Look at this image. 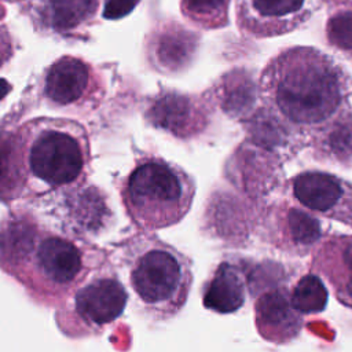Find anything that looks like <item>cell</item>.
<instances>
[{"mask_svg":"<svg viewBox=\"0 0 352 352\" xmlns=\"http://www.w3.org/2000/svg\"><path fill=\"white\" fill-rule=\"evenodd\" d=\"M109 256L73 236L29 204L10 206L0 220V270L37 305L59 307Z\"/></svg>","mask_w":352,"mask_h":352,"instance_id":"cell-1","label":"cell"},{"mask_svg":"<svg viewBox=\"0 0 352 352\" xmlns=\"http://www.w3.org/2000/svg\"><path fill=\"white\" fill-rule=\"evenodd\" d=\"M88 136L66 120H33L0 133V202L34 201L77 187L89 175Z\"/></svg>","mask_w":352,"mask_h":352,"instance_id":"cell-2","label":"cell"},{"mask_svg":"<svg viewBox=\"0 0 352 352\" xmlns=\"http://www.w3.org/2000/svg\"><path fill=\"white\" fill-rule=\"evenodd\" d=\"M348 80L323 51L290 47L272 56L258 78L260 102L301 133L345 111Z\"/></svg>","mask_w":352,"mask_h":352,"instance_id":"cell-3","label":"cell"},{"mask_svg":"<svg viewBox=\"0 0 352 352\" xmlns=\"http://www.w3.org/2000/svg\"><path fill=\"white\" fill-rule=\"evenodd\" d=\"M110 258L124 270L139 315L150 322H166L182 312L194 279L188 256L153 231H136L114 243Z\"/></svg>","mask_w":352,"mask_h":352,"instance_id":"cell-4","label":"cell"},{"mask_svg":"<svg viewBox=\"0 0 352 352\" xmlns=\"http://www.w3.org/2000/svg\"><path fill=\"white\" fill-rule=\"evenodd\" d=\"M121 205L138 231H157L179 224L190 212L197 186L182 166L144 155L116 182Z\"/></svg>","mask_w":352,"mask_h":352,"instance_id":"cell-5","label":"cell"},{"mask_svg":"<svg viewBox=\"0 0 352 352\" xmlns=\"http://www.w3.org/2000/svg\"><path fill=\"white\" fill-rule=\"evenodd\" d=\"M129 292L110 256L55 308L58 330L67 338L99 337L124 314Z\"/></svg>","mask_w":352,"mask_h":352,"instance_id":"cell-6","label":"cell"},{"mask_svg":"<svg viewBox=\"0 0 352 352\" xmlns=\"http://www.w3.org/2000/svg\"><path fill=\"white\" fill-rule=\"evenodd\" d=\"M290 195L305 210L352 227V183L322 170H304L289 180Z\"/></svg>","mask_w":352,"mask_h":352,"instance_id":"cell-7","label":"cell"},{"mask_svg":"<svg viewBox=\"0 0 352 352\" xmlns=\"http://www.w3.org/2000/svg\"><path fill=\"white\" fill-rule=\"evenodd\" d=\"M258 228L263 239L293 256H305L322 241V224L300 205L276 202L264 209Z\"/></svg>","mask_w":352,"mask_h":352,"instance_id":"cell-8","label":"cell"},{"mask_svg":"<svg viewBox=\"0 0 352 352\" xmlns=\"http://www.w3.org/2000/svg\"><path fill=\"white\" fill-rule=\"evenodd\" d=\"M309 0H238L239 29L254 37L268 38L301 28L311 16Z\"/></svg>","mask_w":352,"mask_h":352,"instance_id":"cell-9","label":"cell"},{"mask_svg":"<svg viewBox=\"0 0 352 352\" xmlns=\"http://www.w3.org/2000/svg\"><path fill=\"white\" fill-rule=\"evenodd\" d=\"M224 175L238 192L263 201L282 179L280 155L246 139L230 157Z\"/></svg>","mask_w":352,"mask_h":352,"instance_id":"cell-10","label":"cell"},{"mask_svg":"<svg viewBox=\"0 0 352 352\" xmlns=\"http://www.w3.org/2000/svg\"><path fill=\"white\" fill-rule=\"evenodd\" d=\"M254 324L261 338L276 345L287 344L300 334L304 319L293 307L287 286L274 285L257 294Z\"/></svg>","mask_w":352,"mask_h":352,"instance_id":"cell-11","label":"cell"},{"mask_svg":"<svg viewBox=\"0 0 352 352\" xmlns=\"http://www.w3.org/2000/svg\"><path fill=\"white\" fill-rule=\"evenodd\" d=\"M311 271L330 285L340 304L352 309V235L322 238L312 250Z\"/></svg>","mask_w":352,"mask_h":352,"instance_id":"cell-12","label":"cell"},{"mask_svg":"<svg viewBox=\"0 0 352 352\" xmlns=\"http://www.w3.org/2000/svg\"><path fill=\"white\" fill-rule=\"evenodd\" d=\"M217 194L212 197L208 210L213 219L217 238L232 245H243L252 232L258 227L263 209V201L249 198L243 194Z\"/></svg>","mask_w":352,"mask_h":352,"instance_id":"cell-13","label":"cell"},{"mask_svg":"<svg viewBox=\"0 0 352 352\" xmlns=\"http://www.w3.org/2000/svg\"><path fill=\"white\" fill-rule=\"evenodd\" d=\"M248 270L239 260H221L202 285V305L220 315L236 312L246 300Z\"/></svg>","mask_w":352,"mask_h":352,"instance_id":"cell-14","label":"cell"},{"mask_svg":"<svg viewBox=\"0 0 352 352\" xmlns=\"http://www.w3.org/2000/svg\"><path fill=\"white\" fill-rule=\"evenodd\" d=\"M309 146L316 161L352 168V114L341 113L309 133Z\"/></svg>","mask_w":352,"mask_h":352,"instance_id":"cell-15","label":"cell"},{"mask_svg":"<svg viewBox=\"0 0 352 352\" xmlns=\"http://www.w3.org/2000/svg\"><path fill=\"white\" fill-rule=\"evenodd\" d=\"M148 120L176 136L186 138L205 126V117L194 103L182 95L166 94L157 99L148 111Z\"/></svg>","mask_w":352,"mask_h":352,"instance_id":"cell-16","label":"cell"},{"mask_svg":"<svg viewBox=\"0 0 352 352\" xmlns=\"http://www.w3.org/2000/svg\"><path fill=\"white\" fill-rule=\"evenodd\" d=\"M87 84V66L78 59L63 58L48 72L45 80V95L59 104H67L82 96Z\"/></svg>","mask_w":352,"mask_h":352,"instance_id":"cell-17","label":"cell"},{"mask_svg":"<svg viewBox=\"0 0 352 352\" xmlns=\"http://www.w3.org/2000/svg\"><path fill=\"white\" fill-rule=\"evenodd\" d=\"M260 100L258 82L245 72H232L223 78L219 89L221 109L234 118L248 120L256 111V102Z\"/></svg>","mask_w":352,"mask_h":352,"instance_id":"cell-18","label":"cell"},{"mask_svg":"<svg viewBox=\"0 0 352 352\" xmlns=\"http://www.w3.org/2000/svg\"><path fill=\"white\" fill-rule=\"evenodd\" d=\"M98 0H50L44 16L56 30H67L95 14Z\"/></svg>","mask_w":352,"mask_h":352,"instance_id":"cell-19","label":"cell"},{"mask_svg":"<svg viewBox=\"0 0 352 352\" xmlns=\"http://www.w3.org/2000/svg\"><path fill=\"white\" fill-rule=\"evenodd\" d=\"M290 300L293 307L301 315L319 314L327 305L329 292L322 278L311 271L294 283L290 290Z\"/></svg>","mask_w":352,"mask_h":352,"instance_id":"cell-20","label":"cell"},{"mask_svg":"<svg viewBox=\"0 0 352 352\" xmlns=\"http://www.w3.org/2000/svg\"><path fill=\"white\" fill-rule=\"evenodd\" d=\"M194 48L195 40L188 32H166L158 38L157 56L162 66L176 69L188 62Z\"/></svg>","mask_w":352,"mask_h":352,"instance_id":"cell-21","label":"cell"},{"mask_svg":"<svg viewBox=\"0 0 352 352\" xmlns=\"http://www.w3.org/2000/svg\"><path fill=\"white\" fill-rule=\"evenodd\" d=\"M230 0H183L186 12L208 28H219L227 23Z\"/></svg>","mask_w":352,"mask_h":352,"instance_id":"cell-22","label":"cell"},{"mask_svg":"<svg viewBox=\"0 0 352 352\" xmlns=\"http://www.w3.org/2000/svg\"><path fill=\"white\" fill-rule=\"evenodd\" d=\"M324 30L330 45L352 55V8L333 12L327 18Z\"/></svg>","mask_w":352,"mask_h":352,"instance_id":"cell-23","label":"cell"},{"mask_svg":"<svg viewBox=\"0 0 352 352\" xmlns=\"http://www.w3.org/2000/svg\"><path fill=\"white\" fill-rule=\"evenodd\" d=\"M138 0H106L103 15L109 19H118L129 14Z\"/></svg>","mask_w":352,"mask_h":352,"instance_id":"cell-24","label":"cell"},{"mask_svg":"<svg viewBox=\"0 0 352 352\" xmlns=\"http://www.w3.org/2000/svg\"><path fill=\"white\" fill-rule=\"evenodd\" d=\"M326 3L334 6V7H342V8H352V0H324Z\"/></svg>","mask_w":352,"mask_h":352,"instance_id":"cell-25","label":"cell"},{"mask_svg":"<svg viewBox=\"0 0 352 352\" xmlns=\"http://www.w3.org/2000/svg\"><path fill=\"white\" fill-rule=\"evenodd\" d=\"M10 89H11V85L4 78H0V100L10 92Z\"/></svg>","mask_w":352,"mask_h":352,"instance_id":"cell-26","label":"cell"}]
</instances>
